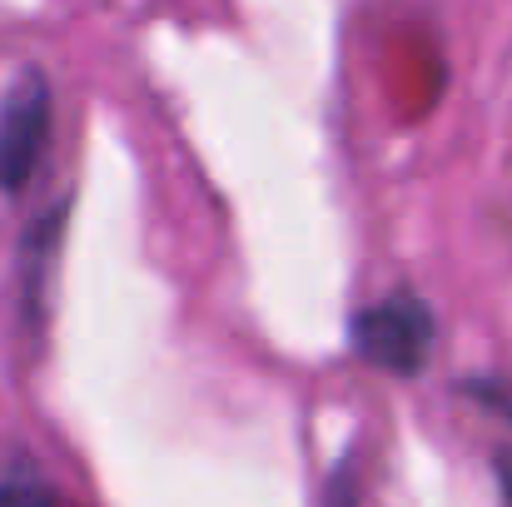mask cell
I'll list each match as a JSON object with an SVG mask.
<instances>
[{"instance_id": "6da1fadb", "label": "cell", "mask_w": 512, "mask_h": 507, "mask_svg": "<svg viewBox=\"0 0 512 507\" xmlns=\"http://www.w3.org/2000/svg\"><path fill=\"white\" fill-rule=\"evenodd\" d=\"M433 314L413 294H393L383 304H368L353 319V353L383 373H418L433 353Z\"/></svg>"}, {"instance_id": "7a4b0ae2", "label": "cell", "mask_w": 512, "mask_h": 507, "mask_svg": "<svg viewBox=\"0 0 512 507\" xmlns=\"http://www.w3.org/2000/svg\"><path fill=\"white\" fill-rule=\"evenodd\" d=\"M50 140V85L30 70L0 105V189H20Z\"/></svg>"}, {"instance_id": "3957f363", "label": "cell", "mask_w": 512, "mask_h": 507, "mask_svg": "<svg viewBox=\"0 0 512 507\" xmlns=\"http://www.w3.org/2000/svg\"><path fill=\"white\" fill-rule=\"evenodd\" d=\"M0 507H60L55 493L35 478H5L0 483Z\"/></svg>"}, {"instance_id": "277c9868", "label": "cell", "mask_w": 512, "mask_h": 507, "mask_svg": "<svg viewBox=\"0 0 512 507\" xmlns=\"http://www.w3.org/2000/svg\"><path fill=\"white\" fill-rule=\"evenodd\" d=\"M498 488H503V503L512 507V453L498 458Z\"/></svg>"}]
</instances>
